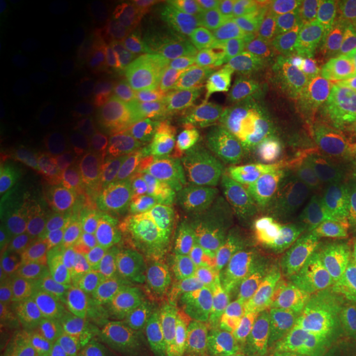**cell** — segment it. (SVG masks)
I'll use <instances>...</instances> for the list:
<instances>
[{"instance_id": "obj_10", "label": "cell", "mask_w": 356, "mask_h": 356, "mask_svg": "<svg viewBox=\"0 0 356 356\" xmlns=\"http://www.w3.org/2000/svg\"><path fill=\"white\" fill-rule=\"evenodd\" d=\"M226 206V186L216 175L194 177L180 200V226L186 232H204L214 226Z\"/></svg>"}, {"instance_id": "obj_4", "label": "cell", "mask_w": 356, "mask_h": 356, "mask_svg": "<svg viewBox=\"0 0 356 356\" xmlns=\"http://www.w3.org/2000/svg\"><path fill=\"white\" fill-rule=\"evenodd\" d=\"M291 356H356V295L344 283L297 325Z\"/></svg>"}, {"instance_id": "obj_7", "label": "cell", "mask_w": 356, "mask_h": 356, "mask_svg": "<svg viewBox=\"0 0 356 356\" xmlns=\"http://www.w3.org/2000/svg\"><path fill=\"white\" fill-rule=\"evenodd\" d=\"M303 99L313 121H327L331 127L341 121L356 123V67L337 54L327 56L303 89Z\"/></svg>"}, {"instance_id": "obj_1", "label": "cell", "mask_w": 356, "mask_h": 356, "mask_svg": "<svg viewBox=\"0 0 356 356\" xmlns=\"http://www.w3.org/2000/svg\"><path fill=\"white\" fill-rule=\"evenodd\" d=\"M291 119L277 159L261 182L264 200L280 216H297L318 200V140L321 133L307 111L303 89H293Z\"/></svg>"}, {"instance_id": "obj_9", "label": "cell", "mask_w": 356, "mask_h": 356, "mask_svg": "<svg viewBox=\"0 0 356 356\" xmlns=\"http://www.w3.org/2000/svg\"><path fill=\"white\" fill-rule=\"evenodd\" d=\"M40 277L56 289L72 287L86 280L91 271V250L83 238L62 234L54 238L40 257Z\"/></svg>"}, {"instance_id": "obj_18", "label": "cell", "mask_w": 356, "mask_h": 356, "mask_svg": "<svg viewBox=\"0 0 356 356\" xmlns=\"http://www.w3.org/2000/svg\"><path fill=\"white\" fill-rule=\"evenodd\" d=\"M91 240L109 254H131L147 242L149 234L139 220L121 214L97 218L89 228Z\"/></svg>"}, {"instance_id": "obj_14", "label": "cell", "mask_w": 356, "mask_h": 356, "mask_svg": "<svg viewBox=\"0 0 356 356\" xmlns=\"http://www.w3.org/2000/svg\"><path fill=\"white\" fill-rule=\"evenodd\" d=\"M257 109V93L248 79H238L224 89L218 105V127L228 139H242V135L252 127Z\"/></svg>"}, {"instance_id": "obj_23", "label": "cell", "mask_w": 356, "mask_h": 356, "mask_svg": "<svg viewBox=\"0 0 356 356\" xmlns=\"http://www.w3.org/2000/svg\"><path fill=\"white\" fill-rule=\"evenodd\" d=\"M245 356H277L273 350H259V353H252V355H245Z\"/></svg>"}, {"instance_id": "obj_5", "label": "cell", "mask_w": 356, "mask_h": 356, "mask_svg": "<svg viewBox=\"0 0 356 356\" xmlns=\"http://www.w3.org/2000/svg\"><path fill=\"white\" fill-rule=\"evenodd\" d=\"M267 36L281 62L305 72L325 62L327 32L321 14L305 2H281L267 14Z\"/></svg>"}, {"instance_id": "obj_15", "label": "cell", "mask_w": 356, "mask_h": 356, "mask_svg": "<svg viewBox=\"0 0 356 356\" xmlns=\"http://www.w3.org/2000/svg\"><path fill=\"white\" fill-rule=\"evenodd\" d=\"M121 196L127 208L140 216H163L172 204V192L165 178L139 170L125 178Z\"/></svg>"}, {"instance_id": "obj_6", "label": "cell", "mask_w": 356, "mask_h": 356, "mask_svg": "<svg viewBox=\"0 0 356 356\" xmlns=\"http://www.w3.org/2000/svg\"><path fill=\"white\" fill-rule=\"evenodd\" d=\"M285 254L287 245L281 236L267 229H252L229 255L232 287L254 297L280 287Z\"/></svg>"}, {"instance_id": "obj_11", "label": "cell", "mask_w": 356, "mask_h": 356, "mask_svg": "<svg viewBox=\"0 0 356 356\" xmlns=\"http://www.w3.org/2000/svg\"><path fill=\"white\" fill-rule=\"evenodd\" d=\"M317 184L318 198L344 208H356V177L353 165L327 133H323L318 140Z\"/></svg>"}, {"instance_id": "obj_21", "label": "cell", "mask_w": 356, "mask_h": 356, "mask_svg": "<svg viewBox=\"0 0 356 356\" xmlns=\"http://www.w3.org/2000/svg\"><path fill=\"white\" fill-rule=\"evenodd\" d=\"M20 22V8L13 0H2L0 4V38H10Z\"/></svg>"}, {"instance_id": "obj_17", "label": "cell", "mask_w": 356, "mask_h": 356, "mask_svg": "<svg viewBox=\"0 0 356 356\" xmlns=\"http://www.w3.org/2000/svg\"><path fill=\"white\" fill-rule=\"evenodd\" d=\"M36 186L40 194L58 206H76L88 196L89 184L77 168L65 163H46L40 166Z\"/></svg>"}, {"instance_id": "obj_22", "label": "cell", "mask_w": 356, "mask_h": 356, "mask_svg": "<svg viewBox=\"0 0 356 356\" xmlns=\"http://www.w3.org/2000/svg\"><path fill=\"white\" fill-rule=\"evenodd\" d=\"M341 277H343L344 285L356 295V245L344 252L343 266H341Z\"/></svg>"}, {"instance_id": "obj_19", "label": "cell", "mask_w": 356, "mask_h": 356, "mask_svg": "<svg viewBox=\"0 0 356 356\" xmlns=\"http://www.w3.org/2000/svg\"><path fill=\"white\" fill-rule=\"evenodd\" d=\"M117 140H119L117 125L99 115L79 117L65 133V145L72 149V153L81 156H97L109 151Z\"/></svg>"}, {"instance_id": "obj_2", "label": "cell", "mask_w": 356, "mask_h": 356, "mask_svg": "<svg viewBox=\"0 0 356 356\" xmlns=\"http://www.w3.org/2000/svg\"><path fill=\"white\" fill-rule=\"evenodd\" d=\"M344 252L325 238H303L287 248L280 280V311L285 321L299 325L325 303L339 285Z\"/></svg>"}, {"instance_id": "obj_12", "label": "cell", "mask_w": 356, "mask_h": 356, "mask_svg": "<svg viewBox=\"0 0 356 356\" xmlns=\"http://www.w3.org/2000/svg\"><path fill=\"white\" fill-rule=\"evenodd\" d=\"M208 22V14L200 4L168 0L149 14V32L154 40L180 44L196 38Z\"/></svg>"}, {"instance_id": "obj_13", "label": "cell", "mask_w": 356, "mask_h": 356, "mask_svg": "<svg viewBox=\"0 0 356 356\" xmlns=\"http://www.w3.org/2000/svg\"><path fill=\"white\" fill-rule=\"evenodd\" d=\"M168 343L166 321L153 309H139L119 332L115 356H161Z\"/></svg>"}, {"instance_id": "obj_16", "label": "cell", "mask_w": 356, "mask_h": 356, "mask_svg": "<svg viewBox=\"0 0 356 356\" xmlns=\"http://www.w3.org/2000/svg\"><path fill=\"white\" fill-rule=\"evenodd\" d=\"M218 129V113L208 102H191L178 119L177 139L182 153L202 154L214 143Z\"/></svg>"}, {"instance_id": "obj_8", "label": "cell", "mask_w": 356, "mask_h": 356, "mask_svg": "<svg viewBox=\"0 0 356 356\" xmlns=\"http://www.w3.org/2000/svg\"><path fill=\"white\" fill-rule=\"evenodd\" d=\"M285 317L264 301H250L226 313L218 329V346L226 353L269 348L283 337Z\"/></svg>"}, {"instance_id": "obj_24", "label": "cell", "mask_w": 356, "mask_h": 356, "mask_svg": "<svg viewBox=\"0 0 356 356\" xmlns=\"http://www.w3.org/2000/svg\"><path fill=\"white\" fill-rule=\"evenodd\" d=\"M353 170H355V177H356V163H355V165H353Z\"/></svg>"}, {"instance_id": "obj_3", "label": "cell", "mask_w": 356, "mask_h": 356, "mask_svg": "<svg viewBox=\"0 0 356 356\" xmlns=\"http://www.w3.org/2000/svg\"><path fill=\"white\" fill-rule=\"evenodd\" d=\"M291 93L269 103L255 117L252 127L236 140L229 159V172L234 184L242 192L261 186L273 161L277 159L291 119Z\"/></svg>"}, {"instance_id": "obj_20", "label": "cell", "mask_w": 356, "mask_h": 356, "mask_svg": "<svg viewBox=\"0 0 356 356\" xmlns=\"http://www.w3.org/2000/svg\"><path fill=\"white\" fill-rule=\"evenodd\" d=\"M334 54L341 56L343 60H346L348 64H353L356 67V14L350 16V20L344 24L341 36L337 40V48Z\"/></svg>"}]
</instances>
